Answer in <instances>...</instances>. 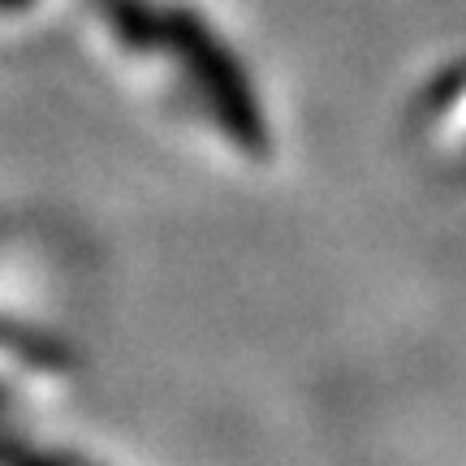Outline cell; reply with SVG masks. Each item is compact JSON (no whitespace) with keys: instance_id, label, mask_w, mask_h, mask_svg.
Wrapping results in <instances>:
<instances>
[{"instance_id":"7a4b0ae2","label":"cell","mask_w":466,"mask_h":466,"mask_svg":"<svg viewBox=\"0 0 466 466\" xmlns=\"http://www.w3.org/2000/svg\"><path fill=\"white\" fill-rule=\"evenodd\" d=\"M0 5H26V0H0Z\"/></svg>"},{"instance_id":"6da1fadb","label":"cell","mask_w":466,"mask_h":466,"mask_svg":"<svg viewBox=\"0 0 466 466\" xmlns=\"http://www.w3.org/2000/svg\"><path fill=\"white\" fill-rule=\"evenodd\" d=\"M168 35H173V44H177V52H182L186 69L195 74L199 91L212 100V108H217V116H220V126H225L238 143H247V147H264L259 108H255V100H250L247 78H242V74H238V66L229 61V52L220 48L217 39L203 31L195 17H186V14L173 17Z\"/></svg>"}]
</instances>
